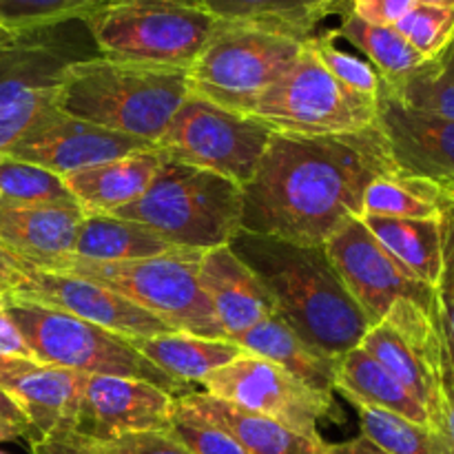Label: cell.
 Listing matches in <instances>:
<instances>
[{"label": "cell", "instance_id": "23", "mask_svg": "<svg viewBox=\"0 0 454 454\" xmlns=\"http://www.w3.org/2000/svg\"><path fill=\"white\" fill-rule=\"evenodd\" d=\"M168 155L158 146L62 177L84 215H111L136 202L155 180Z\"/></svg>", "mask_w": 454, "mask_h": 454}, {"label": "cell", "instance_id": "16", "mask_svg": "<svg viewBox=\"0 0 454 454\" xmlns=\"http://www.w3.org/2000/svg\"><path fill=\"white\" fill-rule=\"evenodd\" d=\"M12 297L13 300H29L51 306V309H58L89 324H96L105 331L115 333L124 340L177 333L168 324H164L162 319L146 313L140 306L131 304L118 293L106 291L98 284L74 278V275L35 269V266L25 264V262H20V275H18Z\"/></svg>", "mask_w": 454, "mask_h": 454}, {"label": "cell", "instance_id": "37", "mask_svg": "<svg viewBox=\"0 0 454 454\" xmlns=\"http://www.w3.org/2000/svg\"><path fill=\"white\" fill-rule=\"evenodd\" d=\"M395 29L421 53L426 60L437 58L454 40V7L417 3Z\"/></svg>", "mask_w": 454, "mask_h": 454}, {"label": "cell", "instance_id": "27", "mask_svg": "<svg viewBox=\"0 0 454 454\" xmlns=\"http://www.w3.org/2000/svg\"><path fill=\"white\" fill-rule=\"evenodd\" d=\"M129 344L153 366L176 377L184 384H202L211 372L226 366L244 353L229 340H208V337L168 333L155 337H133Z\"/></svg>", "mask_w": 454, "mask_h": 454}, {"label": "cell", "instance_id": "45", "mask_svg": "<svg viewBox=\"0 0 454 454\" xmlns=\"http://www.w3.org/2000/svg\"><path fill=\"white\" fill-rule=\"evenodd\" d=\"M326 452L328 454H390V452H386L384 448L377 446L375 442H371L368 437H364L362 433H359L357 437L348 439V442L328 443Z\"/></svg>", "mask_w": 454, "mask_h": 454}, {"label": "cell", "instance_id": "41", "mask_svg": "<svg viewBox=\"0 0 454 454\" xmlns=\"http://www.w3.org/2000/svg\"><path fill=\"white\" fill-rule=\"evenodd\" d=\"M417 0H348V12L371 25L395 27Z\"/></svg>", "mask_w": 454, "mask_h": 454}, {"label": "cell", "instance_id": "34", "mask_svg": "<svg viewBox=\"0 0 454 454\" xmlns=\"http://www.w3.org/2000/svg\"><path fill=\"white\" fill-rule=\"evenodd\" d=\"M75 202L62 177L0 153V207Z\"/></svg>", "mask_w": 454, "mask_h": 454}, {"label": "cell", "instance_id": "10", "mask_svg": "<svg viewBox=\"0 0 454 454\" xmlns=\"http://www.w3.org/2000/svg\"><path fill=\"white\" fill-rule=\"evenodd\" d=\"M251 115L282 133L350 136L377 124V100L333 78L306 40L295 62L262 93Z\"/></svg>", "mask_w": 454, "mask_h": 454}, {"label": "cell", "instance_id": "49", "mask_svg": "<svg viewBox=\"0 0 454 454\" xmlns=\"http://www.w3.org/2000/svg\"><path fill=\"white\" fill-rule=\"evenodd\" d=\"M417 3H428V4H439V7H454V0H417Z\"/></svg>", "mask_w": 454, "mask_h": 454}, {"label": "cell", "instance_id": "52", "mask_svg": "<svg viewBox=\"0 0 454 454\" xmlns=\"http://www.w3.org/2000/svg\"><path fill=\"white\" fill-rule=\"evenodd\" d=\"M452 200H454V193H452Z\"/></svg>", "mask_w": 454, "mask_h": 454}, {"label": "cell", "instance_id": "51", "mask_svg": "<svg viewBox=\"0 0 454 454\" xmlns=\"http://www.w3.org/2000/svg\"><path fill=\"white\" fill-rule=\"evenodd\" d=\"M0 454H7V452H3V450H0Z\"/></svg>", "mask_w": 454, "mask_h": 454}, {"label": "cell", "instance_id": "14", "mask_svg": "<svg viewBox=\"0 0 454 454\" xmlns=\"http://www.w3.org/2000/svg\"><path fill=\"white\" fill-rule=\"evenodd\" d=\"M324 248L371 326H377L399 300L415 301L439 317L437 291L395 260L359 217L341 226Z\"/></svg>", "mask_w": 454, "mask_h": 454}, {"label": "cell", "instance_id": "48", "mask_svg": "<svg viewBox=\"0 0 454 454\" xmlns=\"http://www.w3.org/2000/svg\"><path fill=\"white\" fill-rule=\"evenodd\" d=\"M443 430L454 446V397L446 399V417H443Z\"/></svg>", "mask_w": 454, "mask_h": 454}, {"label": "cell", "instance_id": "13", "mask_svg": "<svg viewBox=\"0 0 454 454\" xmlns=\"http://www.w3.org/2000/svg\"><path fill=\"white\" fill-rule=\"evenodd\" d=\"M211 397L269 417L309 439H322L319 424L335 412V395H324L301 384L275 364L242 353L202 381Z\"/></svg>", "mask_w": 454, "mask_h": 454}, {"label": "cell", "instance_id": "17", "mask_svg": "<svg viewBox=\"0 0 454 454\" xmlns=\"http://www.w3.org/2000/svg\"><path fill=\"white\" fill-rule=\"evenodd\" d=\"M377 127L395 168L454 193V120L412 109L386 91L377 98Z\"/></svg>", "mask_w": 454, "mask_h": 454}, {"label": "cell", "instance_id": "42", "mask_svg": "<svg viewBox=\"0 0 454 454\" xmlns=\"http://www.w3.org/2000/svg\"><path fill=\"white\" fill-rule=\"evenodd\" d=\"M31 454H105V450L100 442L84 437L78 430H56L31 442Z\"/></svg>", "mask_w": 454, "mask_h": 454}, {"label": "cell", "instance_id": "15", "mask_svg": "<svg viewBox=\"0 0 454 454\" xmlns=\"http://www.w3.org/2000/svg\"><path fill=\"white\" fill-rule=\"evenodd\" d=\"M151 146L155 145L84 122L51 105L40 111L20 140L3 155L67 177Z\"/></svg>", "mask_w": 454, "mask_h": 454}, {"label": "cell", "instance_id": "30", "mask_svg": "<svg viewBox=\"0 0 454 454\" xmlns=\"http://www.w3.org/2000/svg\"><path fill=\"white\" fill-rule=\"evenodd\" d=\"M454 200L433 182L395 171L372 182L364 193L362 215L399 220H442Z\"/></svg>", "mask_w": 454, "mask_h": 454}, {"label": "cell", "instance_id": "29", "mask_svg": "<svg viewBox=\"0 0 454 454\" xmlns=\"http://www.w3.org/2000/svg\"><path fill=\"white\" fill-rule=\"evenodd\" d=\"M372 238L428 286H437L442 273V222L399 220V217L359 215Z\"/></svg>", "mask_w": 454, "mask_h": 454}, {"label": "cell", "instance_id": "5", "mask_svg": "<svg viewBox=\"0 0 454 454\" xmlns=\"http://www.w3.org/2000/svg\"><path fill=\"white\" fill-rule=\"evenodd\" d=\"M200 257L202 251L189 248H176L167 255L136 262H91L78 255H60L35 269L74 275L118 293L177 333L226 340L224 328L200 286Z\"/></svg>", "mask_w": 454, "mask_h": 454}, {"label": "cell", "instance_id": "8", "mask_svg": "<svg viewBox=\"0 0 454 454\" xmlns=\"http://www.w3.org/2000/svg\"><path fill=\"white\" fill-rule=\"evenodd\" d=\"M306 40L253 25L222 22L189 67V96L251 114L262 93L300 56Z\"/></svg>", "mask_w": 454, "mask_h": 454}, {"label": "cell", "instance_id": "3", "mask_svg": "<svg viewBox=\"0 0 454 454\" xmlns=\"http://www.w3.org/2000/svg\"><path fill=\"white\" fill-rule=\"evenodd\" d=\"M186 98V69L91 56L67 67L56 106L96 127L155 145Z\"/></svg>", "mask_w": 454, "mask_h": 454}, {"label": "cell", "instance_id": "43", "mask_svg": "<svg viewBox=\"0 0 454 454\" xmlns=\"http://www.w3.org/2000/svg\"><path fill=\"white\" fill-rule=\"evenodd\" d=\"M0 357L34 359L20 328L13 322L4 306H0Z\"/></svg>", "mask_w": 454, "mask_h": 454}, {"label": "cell", "instance_id": "1", "mask_svg": "<svg viewBox=\"0 0 454 454\" xmlns=\"http://www.w3.org/2000/svg\"><path fill=\"white\" fill-rule=\"evenodd\" d=\"M395 171L377 124L350 136L278 131L242 189V231L324 247L362 215L368 186Z\"/></svg>", "mask_w": 454, "mask_h": 454}, {"label": "cell", "instance_id": "6", "mask_svg": "<svg viewBox=\"0 0 454 454\" xmlns=\"http://www.w3.org/2000/svg\"><path fill=\"white\" fill-rule=\"evenodd\" d=\"M84 25L102 58L189 71L222 22L193 0H105Z\"/></svg>", "mask_w": 454, "mask_h": 454}, {"label": "cell", "instance_id": "28", "mask_svg": "<svg viewBox=\"0 0 454 454\" xmlns=\"http://www.w3.org/2000/svg\"><path fill=\"white\" fill-rule=\"evenodd\" d=\"M171 251L176 247L164 242L149 226L115 215H84L71 255L91 262H136Z\"/></svg>", "mask_w": 454, "mask_h": 454}, {"label": "cell", "instance_id": "53", "mask_svg": "<svg viewBox=\"0 0 454 454\" xmlns=\"http://www.w3.org/2000/svg\"><path fill=\"white\" fill-rule=\"evenodd\" d=\"M324 454H328V452H324Z\"/></svg>", "mask_w": 454, "mask_h": 454}, {"label": "cell", "instance_id": "31", "mask_svg": "<svg viewBox=\"0 0 454 454\" xmlns=\"http://www.w3.org/2000/svg\"><path fill=\"white\" fill-rule=\"evenodd\" d=\"M340 18V27L331 29L333 35L357 47L381 75V82H397L426 62V58L412 49V44L395 27L371 25L350 12Z\"/></svg>", "mask_w": 454, "mask_h": 454}, {"label": "cell", "instance_id": "20", "mask_svg": "<svg viewBox=\"0 0 454 454\" xmlns=\"http://www.w3.org/2000/svg\"><path fill=\"white\" fill-rule=\"evenodd\" d=\"M200 286L207 293L226 340L251 331L278 315L269 288L239 260L231 247L204 251L198 266Z\"/></svg>", "mask_w": 454, "mask_h": 454}, {"label": "cell", "instance_id": "2", "mask_svg": "<svg viewBox=\"0 0 454 454\" xmlns=\"http://www.w3.org/2000/svg\"><path fill=\"white\" fill-rule=\"evenodd\" d=\"M269 288L278 317L306 344L341 357L362 344L366 315L357 306L324 247L239 231L229 244Z\"/></svg>", "mask_w": 454, "mask_h": 454}, {"label": "cell", "instance_id": "39", "mask_svg": "<svg viewBox=\"0 0 454 454\" xmlns=\"http://www.w3.org/2000/svg\"><path fill=\"white\" fill-rule=\"evenodd\" d=\"M171 433L191 454H248L229 433L217 426L177 411L176 402H173Z\"/></svg>", "mask_w": 454, "mask_h": 454}, {"label": "cell", "instance_id": "12", "mask_svg": "<svg viewBox=\"0 0 454 454\" xmlns=\"http://www.w3.org/2000/svg\"><path fill=\"white\" fill-rule=\"evenodd\" d=\"M359 346L426 408L433 428L443 430V340L437 315L399 300L377 326L368 328Z\"/></svg>", "mask_w": 454, "mask_h": 454}, {"label": "cell", "instance_id": "33", "mask_svg": "<svg viewBox=\"0 0 454 454\" xmlns=\"http://www.w3.org/2000/svg\"><path fill=\"white\" fill-rule=\"evenodd\" d=\"M364 437L390 454H454L452 442L443 430L415 424L380 408L353 403Z\"/></svg>", "mask_w": 454, "mask_h": 454}, {"label": "cell", "instance_id": "7", "mask_svg": "<svg viewBox=\"0 0 454 454\" xmlns=\"http://www.w3.org/2000/svg\"><path fill=\"white\" fill-rule=\"evenodd\" d=\"M4 309L20 328L35 362L67 368L82 375L129 377L149 381L173 397L191 393L189 384L177 381L142 357L129 340L69 313L29 300H7Z\"/></svg>", "mask_w": 454, "mask_h": 454}, {"label": "cell", "instance_id": "21", "mask_svg": "<svg viewBox=\"0 0 454 454\" xmlns=\"http://www.w3.org/2000/svg\"><path fill=\"white\" fill-rule=\"evenodd\" d=\"M82 220L78 202L0 207V248L29 266L71 255Z\"/></svg>", "mask_w": 454, "mask_h": 454}, {"label": "cell", "instance_id": "36", "mask_svg": "<svg viewBox=\"0 0 454 454\" xmlns=\"http://www.w3.org/2000/svg\"><path fill=\"white\" fill-rule=\"evenodd\" d=\"M442 273L434 286L443 340V395L454 397V207L442 220Z\"/></svg>", "mask_w": 454, "mask_h": 454}, {"label": "cell", "instance_id": "19", "mask_svg": "<svg viewBox=\"0 0 454 454\" xmlns=\"http://www.w3.org/2000/svg\"><path fill=\"white\" fill-rule=\"evenodd\" d=\"M87 377L35 359L0 357V390L25 412L31 426L29 443L56 430H75Z\"/></svg>", "mask_w": 454, "mask_h": 454}, {"label": "cell", "instance_id": "25", "mask_svg": "<svg viewBox=\"0 0 454 454\" xmlns=\"http://www.w3.org/2000/svg\"><path fill=\"white\" fill-rule=\"evenodd\" d=\"M220 22L253 25L310 40L317 27L348 12V0H193Z\"/></svg>", "mask_w": 454, "mask_h": 454}, {"label": "cell", "instance_id": "9", "mask_svg": "<svg viewBox=\"0 0 454 454\" xmlns=\"http://www.w3.org/2000/svg\"><path fill=\"white\" fill-rule=\"evenodd\" d=\"M84 20L13 35L0 49V153H7L40 111L56 105L62 74L84 60Z\"/></svg>", "mask_w": 454, "mask_h": 454}, {"label": "cell", "instance_id": "32", "mask_svg": "<svg viewBox=\"0 0 454 454\" xmlns=\"http://www.w3.org/2000/svg\"><path fill=\"white\" fill-rule=\"evenodd\" d=\"M381 91L412 109L454 120V40L406 78L381 82Z\"/></svg>", "mask_w": 454, "mask_h": 454}, {"label": "cell", "instance_id": "44", "mask_svg": "<svg viewBox=\"0 0 454 454\" xmlns=\"http://www.w3.org/2000/svg\"><path fill=\"white\" fill-rule=\"evenodd\" d=\"M18 275H20V262L0 248V306L4 304V300L12 297Z\"/></svg>", "mask_w": 454, "mask_h": 454}, {"label": "cell", "instance_id": "40", "mask_svg": "<svg viewBox=\"0 0 454 454\" xmlns=\"http://www.w3.org/2000/svg\"><path fill=\"white\" fill-rule=\"evenodd\" d=\"M105 454H191L171 430H146L122 434L102 443Z\"/></svg>", "mask_w": 454, "mask_h": 454}, {"label": "cell", "instance_id": "11", "mask_svg": "<svg viewBox=\"0 0 454 454\" xmlns=\"http://www.w3.org/2000/svg\"><path fill=\"white\" fill-rule=\"evenodd\" d=\"M275 133L255 115L189 96L155 146L171 160L217 173L244 189L255 176Z\"/></svg>", "mask_w": 454, "mask_h": 454}, {"label": "cell", "instance_id": "18", "mask_svg": "<svg viewBox=\"0 0 454 454\" xmlns=\"http://www.w3.org/2000/svg\"><path fill=\"white\" fill-rule=\"evenodd\" d=\"M173 397L149 381L89 375L75 430L105 443L122 434L171 430Z\"/></svg>", "mask_w": 454, "mask_h": 454}, {"label": "cell", "instance_id": "35", "mask_svg": "<svg viewBox=\"0 0 454 454\" xmlns=\"http://www.w3.org/2000/svg\"><path fill=\"white\" fill-rule=\"evenodd\" d=\"M105 0H0V27L12 35L87 20Z\"/></svg>", "mask_w": 454, "mask_h": 454}, {"label": "cell", "instance_id": "24", "mask_svg": "<svg viewBox=\"0 0 454 454\" xmlns=\"http://www.w3.org/2000/svg\"><path fill=\"white\" fill-rule=\"evenodd\" d=\"M229 341L238 344L244 353L257 355V357L279 366L282 371L291 372L295 380L310 386L317 393L335 395L340 357H333V355L322 353L315 346L306 344L278 315L264 319L251 331L242 333Z\"/></svg>", "mask_w": 454, "mask_h": 454}, {"label": "cell", "instance_id": "22", "mask_svg": "<svg viewBox=\"0 0 454 454\" xmlns=\"http://www.w3.org/2000/svg\"><path fill=\"white\" fill-rule=\"evenodd\" d=\"M177 411L193 415L229 433L248 454H324V439H309L269 417L211 397L207 393H186L176 397Z\"/></svg>", "mask_w": 454, "mask_h": 454}, {"label": "cell", "instance_id": "26", "mask_svg": "<svg viewBox=\"0 0 454 454\" xmlns=\"http://www.w3.org/2000/svg\"><path fill=\"white\" fill-rule=\"evenodd\" d=\"M335 393L344 395L350 403L380 408L415 424L433 426L426 408L362 346L340 357Z\"/></svg>", "mask_w": 454, "mask_h": 454}, {"label": "cell", "instance_id": "47", "mask_svg": "<svg viewBox=\"0 0 454 454\" xmlns=\"http://www.w3.org/2000/svg\"><path fill=\"white\" fill-rule=\"evenodd\" d=\"M13 439H31L29 428L9 419H0V442H13Z\"/></svg>", "mask_w": 454, "mask_h": 454}, {"label": "cell", "instance_id": "50", "mask_svg": "<svg viewBox=\"0 0 454 454\" xmlns=\"http://www.w3.org/2000/svg\"><path fill=\"white\" fill-rule=\"evenodd\" d=\"M13 38V35L12 34H9V31H4L3 29V27H0V49H3L4 47V44H7L9 43V40H12Z\"/></svg>", "mask_w": 454, "mask_h": 454}, {"label": "cell", "instance_id": "38", "mask_svg": "<svg viewBox=\"0 0 454 454\" xmlns=\"http://www.w3.org/2000/svg\"><path fill=\"white\" fill-rule=\"evenodd\" d=\"M315 53L319 56L322 65L333 74V78L340 80L346 89L357 91L362 96L377 100L381 91V75L377 74L375 67L368 60L353 56V53L344 51L335 44V35L333 31H324V34H315L310 38Z\"/></svg>", "mask_w": 454, "mask_h": 454}, {"label": "cell", "instance_id": "4", "mask_svg": "<svg viewBox=\"0 0 454 454\" xmlns=\"http://www.w3.org/2000/svg\"><path fill=\"white\" fill-rule=\"evenodd\" d=\"M111 215L149 226L171 247L204 253L229 247L242 231V186L167 158L149 189Z\"/></svg>", "mask_w": 454, "mask_h": 454}, {"label": "cell", "instance_id": "46", "mask_svg": "<svg viewBox=\"0 0 454 454\" xmlns=\"http://www.w3.org/2000/svg\"><path fill=\"white\" fill-rule=\"evenodd\" d=\"M0 419H9V421H13V424L27 426V428H29V433H31V426H29V421H27L22 408L18 406V403L13 402V399L9 397L4 390H0Z\"/></svg>", "mask_w": 454, "mask_h": 454}]
</instances>
